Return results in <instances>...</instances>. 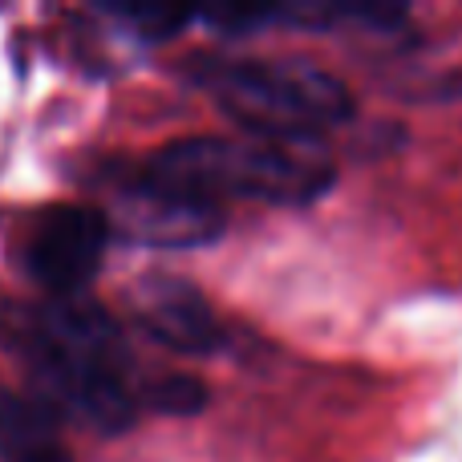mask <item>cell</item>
Returning a JSON list of instances; mask_svg holds the SVG:
<instances>
[{
	"instance_id": "7",
	"label": "cell",
	"mask_w": 462,
	"mask_h": 462,
	"mask_svg": "<svg viewBox=\"0 0 462 462\" xmlns=\"http://www.w3.org/2000/svg\"><path fill=\"white\" fill-rule=\"evenodd\" d=\"M0 462H73L41 398L0 390Z\"/></svg>"
},
{
	"instance_id": "5",
	"label": "cell",
	"mask_w": 462,
	"mask_h": 462,
	"mask_svg": "<svg viewBox=\"0 0 462 462\" xmlns=\"http://www.w3.org/2000/svg\"><path fill=\"white\" fill-rule=\"evenodd\" d=\"M134 317L151 341L183 357H208L224 349V325L216 309L195 292V284L179 276H146L130 292Z\"/></svg>"
},
{
	"instance_id": "8",
	"label": "cell",
	"mask_w": 462,
	"mask_h": 462,
	"mask_svg": "<svg viewBox=\"0 0 462 462\" xmlns=\"http://www.w3.org/2000/svg\"><path fill=\"white\" fill-rule=\"evenodd\" d=\"M151 402L162 414H195L203 406V385L195 377H167L151 390Z\"/></svg>"
},
{
	"instance_id": "6",
	"label": "cell",
	"mask_w": 462,
	"mask_h": 462,
	"mask_svg": "<svg viewBox=\"0 0 462 462\" xmlns=\"http://www.w3.org/2000/svg\"><path fill=\"white\" fill-rule=\"evenodd\" d=\"M122 208H126V224L138 239L146 244H162V247H191V244H208L211 236H219L224 216L219 208L191 195L175 191V187L159 183V179L143 175L134 187L122 191Z\"/></svg>"
},
{
	"instance_id": "2",
	"label": "cell",
	"mask_w": 462,
	"mask_h": 462,
	"mask_svg": "<svg viewBox=\"0 0 462 462\" xmlns=\"http://www.w3.org/2000/svg\"><path fill=\"white\" fill-rule=\"evenodd\" d=\"M146 175L191 195V199L211 203V208H219L224 199L300 208V203L320 199L333 183L328 167L300 159V154H288L284 146L252 134L179 138L146 162Z\"/></svg>"
},
{
	"instance_id": "3",
	"label": "cell",
	"mask_w": 462,
	"mask_h": 462,
	"mask_svg": "<svg viewBox=\"0 0 462 462\" xmlns=\"http://www.w3.org/2000/svg\"><path fill=\"white\" fill-rule=\"evenodd\" d=\"M216 106L252 138H309L353 118V94L337 73L300 57L211 61L199 73Z\"/></svg>"
},
{
	"instance_id": "4",
	"label": "cell",
	"mask_w": 462,
	"mask_h": 462,
	"mask_svg": "<svg viewBox=\"0 0 462 462\" xmlns=\"http://www.w3.org/2000/svg\"><path fill=\"white\" fill-rule=\"evenodd\" d=\"M110 216L89 203H57L32 224L24 263L32 280L53 296H81V288L102 268L110 244Z\"/></svg>"
},
{
	"instance_id": "1",
	"label": "cell",
	"mask_w": 462,
	"mask_h": 462,
	"mask_svg": "<svg viewBox=\"0 0 462 462\" xmlns=\"http://www.w3.org/2000/svg\"><path fill=\"white\" fill-rule=\"evenodd\" d=\"M16 349L41 385V398L57 410L102 434L134 426L138 398L126 385V353L114 320L97 304L81 296L41 304L16 325Z\"/></svg>"
}]
</instances>
